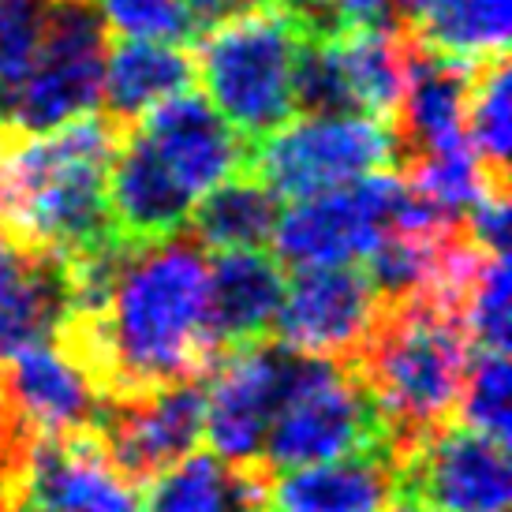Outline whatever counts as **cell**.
Here are the masks:
<instances>
[{"instance_id": "obj_16", "label": "cell", "mask_w": 512, "mask_h": 512, "mask_svg": "<svg viewBox=\"0 0 512 512\" xmlns=\"http://www.w3.org/2000/svg\"><path fill=\"white\" fill-rule=\"evenodd\" d=\"M400 498V464L389 449L303 464L270 475V512H378Z\"/></svg>"}, {"instance_id": "obj_14", "label": "cell", "mask_w": 512, "mask_h": 512, "mask_svg": "<svg viewBox=\"0 0 512 512\" xmlns=\"http://www.w3.org/2000/svg\"><path fill=\"white\" fill-rule=\"evenodd\" d=\"M38 512H139L143 490L116 468L94 430L34 441L8 505Z\"/></svg>"}, {"instance_id": "obj_6", "label": "cell", "mask_w": 512, "mask_h": 512, "mask_svg": "<svg viewBox=\"0 0 512 512\" xmlns=\"http://www.w3.org/2000/svg\"><path fill=\"white\" fill-rule=\"evenodd\" d=\"M404 161L397 124L363 113H307L251 146V172L281 199L356 184Z\"/></svg>"}, {"instance_id": "obj_2", "label": "cell", "mask_w": 512, "mask_h": 512, "mask_svg": "<svg viewBox=\"0 0 512 512\" xmlns=\"http://www.w3.org/2000/svg\"><path fill=\"white\" fill-rule=\"evenodd\" d=\"M120 135L124 124L101 113L38 135L0 131V232L64 262L120 240L109 214Z\"/></svg>"}, {"instance_id": "obj_27", "label": "cell", "mask_w": 512, "mask_h": 512, "mask_svg": "<svg viewBox=\"0 0 512 512\" xmlns=\"http://www.w3.org/2000/svg\"><path fill=\"white\" fill-rule=\"evenodd\" d=\"M509 255H483L464 292V329L475 348L509 352Z\"/></svg>"}, {"instance_id": "obj_5", "label": "cell", "mask_w": 512, "mask_h": 512, "mask_svg": "<svg viewBox=\"0 0 512 512\" xmlns=\"http://www.w3.org/2000/svg\"><path fill=\"white\" fill-rule=\"evenodd\" d=\"M385 449L382 415L348 363L296 359L285 400L262 441V468L277 475L363 449Z\"/></svg>"}, {"instance_id": "obj_13", "label": "cell", "mask_w": 512, "mask_h": 512, "mask_svg": "<svg viewBox=\"0 0 512 512\" xmlns=\"http://www.w3.org/2000/svg\"><path fill=\"white\" fill-rule=\"evenodd\" d=\"M94 434L128 479L150 483L202 441V385L172 382L105 400Z\"/></svg>"}, {"instance_id": "obj_3", "label": "cell", "mask_w": 512, "mask_h": 512, "mask_svg": "<svg viewBox=\"0 0 512 512\" xmlns=\"http://www.w3.org/2000/svg\"><path fill=\"white\" fill-rule=\"evenodd\" d=\"M471 352L475 344L453 307L430 296L382 303L367 344L348 367L367 385L382 415L385 449L397 464L415 441L456 419Z\"/></svg>"}, {"instance_id": "obj_28", "label": "cell", "mask_w": 512, "mask_h": 512, "mask_svg": "<svg viewBox=\"0 0 512 512\" xmlns=\"http://www.w3.org/2000/svg\"><path fill=\"white\" fill-rule=\"evenodd\" d=\"M101 23L120 42H176L195 38L184 0H90Z\"/></svg>"}, {"instance_id": "obj_1", "label": "cell", "mask_w": 512, "mask_h": 512, "mask_svg": "<svg viewBox=\"0 0 512 512\" xmlns=\"http://www.w3.org/2000/svg\"><path fill=\"white\" fill-rule=\"evenodd\" d=\"M57 337L105 400L202 382L221 359L210 329V258L195 236L128 243L98 314H68Z\"/></svg>"}, {"instance_id": "obj_11", "label": "cell", "mask_w": 512, "mask_h": 512, "mask_svg": "<svg viewBox=\"0 0 512 512\" xmlns=\"http://www.w3.org/2000/svg\"><path fill=\"white\" fill-rule=\"evenodd\" d=\"M400 494L430 512H509V445L453 419L408 449Z\"/></svg>"}, {"instance_id": "obj_29", "label": "cell", "mask_w": 512, "mask_h": 512, "mask_svg": "<svg viewBox=\"0 0 512 512\" xmlns=\"http://www.w3.org/2000/svg\"><path fill=\"white\" fill-rule=\"evenodd\" d=\"M53 0H0V98L19 86L38 57Z\"/></svg>"}, {"instance_id": "obj_8", "label": "cell", "mask_w": 512, "mask_h": 512, "mask_svg": "<svg viewBox=\"0 0 512 512\" xmlns=\"http://www.w3.org/2000/svg\"><path fill=\"white\" fill-rule=\"evenodd\" d=\"M404 199V176L393 169L370 172L356 184L292 199L281 210L273 243L277 262L292 270L318 266H359L374 243L393 228Z\"/></svg>"}, {"instance_id": "obj_33", "label": "cell", "mask_w": 512, "mask_h": 512, "mask_svg": "<svg viewBox=\"0 0 512 512\" xmlns=\"http://www.w3.org/2000/svg\"><path fill=\"white\" fill-rule=\"evenodd\" d=\"M378 512H430V509L423 505V501H415V498H408V494H400V498L385 501Z\"/></svg>"}, {"instance_id": "obj_4", "label": "cell", "mask_w": 512, "mask_h": 512, "mask_svg": "<svg viewBox=\"0 0 512 512\" xmlns=\"http://www.w3.org/2000/svg\"><path fill=\"white\" fill-rule=\"evenodd\" d=\"M307 23L262 0L206 30L195 57L202 98L255 146L296 116V64Z\"/></svg>"}, {"instance_id": "obj_24", "label": "cell", "mask_w": 512, "mask_h": 512, "mask_svg": "<svg viewBox=\"0 0 512 512\" xmlns=\"http://www.w3.org/2000/svg\"><path fill=\"white\" fill-rule=\"evenodd\" d=\"M412 23L423 49L475 68L509 49L512 0H423Z\"/></svg>"}, {"instance_id": "obj_18", "label": "cell", "mask_w": 512, "mask_h": 512, "mask_svg": "<svg viewBox=\"0 0 512 512\" xmlns=\"http://www.w3.org/2000/svg\"><path fill=\"white\" fill-rule=\"evenodd\" d=\"M195 199L172 180L154 150L124 131L109 165V214L116 232L128 243H150L184 232L191 221Z\"/></svg>"}, {"instance_id": "obj_17", "label": "cell", "mask_w": 512, "mask_h": 512, "mask_svg": "<svg viewBox=\"0 0 512 512\" xmlns=\"http://www.w3.org/2000/svg\"><path fill=\"white\" fill-rule=\"evenodd\" d=\"M72 311L64 258L23 247L0 232V363L49 341Z\"/></svg>"}, {"instance_id": "obj_23", "label": "cell", "mask_w": 512, "mask_h": 512, "mask_svg": "<svg viewBox=\"0 0 512 512\" xmlns=\"http://www.w3.org/2000/svg\"><path fill=\"white\" fill-rule=\"evenodd\" d=\"M281 195L255 172H236L210 187L191 210V236L210 251H243L273 240Z\"/></svg>"}, {"instance_id": "obj_10", "label": "cell", "mask_w": 512, "mask_h": 512, "mask_svg": "<svg viewBox=\"0 0 512 512\" xmlns=\"http://www.w3.org/2000/svg\"><path fill=\"white\" fill-rule=\"evenodd\" d=\"M378 311L382 299L359 266H318L285 281L270 333L296 356L352 363L367 344Z\"/></svg>"}, {"instance_id": "obj_25", "label": "cell", "mask_w": 512, "mask_h": 512, "mask_svg": "<svg viewBox=\"0 0 512 512\" xmlns=\"http://www.w3.org/2000/svg\"><path fill=\"white\" fill-rule=\"evenodd\" d=\"M509 57H490L471 68L468 105H464V131L471 150L479 154L494 176H509L512 150V109H509Z\"/></svg>"}, {"instance_id": "obj_7", "label": "cell", "mask_w": 512, "mask_h": 512, "mask_svg": "<svg viewBox=\"0 0 512 512\" xmlns=\"http://www.w3.org/2000/svg\"><path fill=\"white\" fill-rule=\"evenodd\" d=\"M109 30L90 0H53L49 30L15 90L0 98L4 135H38L101 105Z\"/></svg>"}, {"instance_id": "obj_15", "label": "cell", "mask_w": 512, "mask_h": 512, "mask_svg": "<svg viewBox=\"0 0 512 512\" xmlns=\"http://www.w3.org/2000/svg\"><path fill=\"white\" fill-rule=\"evenodd\" d=\"M176 184L199 202L210 187L243 172L251 143L202 94L180 90L128 124Z\"/></svg>"}, {"instance_id": "obj_19", "label": "cell", "mask_w": 512, "mask_h": 512, "mask_svg": "<svg viewBox=\"0 0 512 512\" xmlns=\"http://www.w3.org/2000/svg\"><path fill=\"white\" fill-rule=\"evenodd\" d=\"M471 68L441 53H430L412 38L408 83L397 113V131L404 143V161L419 154H438L453 146H471L464 131ZM400 161V165H404Z\"/></svg>"}, {"instance_id": "obj_21", "label": "cell", "mask_w": 512, "mask_h": 512, "mask_svg": "<svg viewBox=\"0 0 512 512\" xmlns=\"http://www.w3.org/2000/svg\"><path fill=\"white\" fill-rule=\"evenodd\" d=\"M270 471L240 468L214 453H187L150 479L139 512H270Z\"/></svg>"}, {"instance_id": "obj_32", "label": "cell", "mask_w": 512, "mask_h": 512, "mask_svg": "<svg viewBox=\"0 0 512 512\" xmlns=\"http://www.w3.org/2000/svg\"><path fill=\"white\" fill-rule=\"evenodd\" d=\"M270 4H281V8H288V12H296L303 23H307V30H314V23H318V15H322V4L326 0H270Z\"/></svg>"}, {"instance_id": "obj_30", "label": "cell", "mask_w": 512, "mask_h": 512, "mask_svg": "<svg viewBox=\"0 0 512 512\" xmlns=\"http://www.w3.org/2000/svg\"><path fill=\"white\" fill-rule=\"evenodd\" d=\"M400 15H404L400 0H326L311 34H333V30L356 27H393Z\"/></svg>"}, {"instance_id": "obj_26", "label": "cell", "mask_w": 512, "mask_h": 512, "mask_svg": "<svg viewBox=\"0 0 512 512\" xmlns=\"http://www.w3.org/2000/svg\"><path fill=\"white\" fill-rule=\"evenodd\" d=\"M509 393H512L509 352L475 348L464 389H460V404H456V423H464L471 430H483V434L509 445V434H512Z\"/></svg>"}, {"instance_id": "obj_12", "label": "cell", "mask_w": 512, "mask_h": 512, "mask_svg": "<svg viewBox=\"0 0 512 512\" xmlns=\"http://www.w3.org/2000/svg\"><path fill=\"white\" fill-rule=\"evenodd\" d=\"M0 404L30 441L98 427L105 393L57 333L0 363Z\"/></svg>"}, {"instance_id": "obj_20", "label": "cell", "mask_w": 512, "mask_h": 512, "mask_svg": "<svg viewBox=\"0 0 512 512\" xmlns=\"http://www.w3.org/2000/svg\"><path fill=\"white\" fill-rule=\"evenodd\" d=\"M285 296V266L262 247L217 251L210 262V329L217 348L266 341Z\"/></svg>"}, {"instance_id": "obj_9", "label": "cell", "mask_w": 512, "mask_h": 512, "mask_svg": "<svg viewBox=\"0 0 512 512\" xmlns=\"http://www.w3.org/2000/svg\"><path fill=\"white\" fill-rule=\"evenodd\" d=\"M296 359L270 337L228 348L217 359L202 389V438L210 441V453L240 468L262 460V441L285 400Z\"/></svg>"}, {"instance_id": "obj_22", "label": "cell", "mask_w": 512, "mask_h": 512, "mask_svg": "<svg viewBox=\"0 0 512 512\" xmlns=\"http://www.w3.org/2000/svg\"><path fill=\"white\" fill-rule=\"evenodd\" d=\"M195 57L176 42H120L105 53L101 105L116 124H135L165 98L191 90Z\"/></svg>"}, {"instance_id": "obj_31", "label": "cell", "mask_w": 512, "mask_h": 512, "mask_svg": "<svg viewBox=\"0 0 512 512\" xmlns=\"http://www.w3.org/2000/svg\"><path fill=\"white\" fill-rule=\"evenodd\" d=\"M255 4H262V0H184V12H187V19H191L195 38H199V34L221 27L225 19L247 12V8H255Z\"/></svg>"}]
</instances>
